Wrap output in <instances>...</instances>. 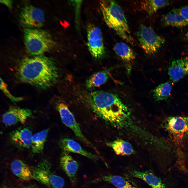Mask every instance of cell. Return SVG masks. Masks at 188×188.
Here are the masks:
<instances>
[{"mask_svg": "<svg viewBox=\"0 0 188 188\" xmlns=\"http://www.w3.org/2000/svg\"><path fill=\"white\" fill-rule=\"evenodd\" d=\"M10 167L13 173L21 180L28 181L33 179L32 169L21 160H14L11 163Z\"/></svg>", "mask_w": 188, "mask_h": 188, "instance_id": "cell-18", "label": "cell"}, {"mask_svg": "<svg viewBox=\"0 0 188 188\" xmlns=\"http://www.w3.org/2000/svg\"><path fill=\"white\" fill-rule=\"evenodd\" d=\"M16 71L21 81L43 89L54 85L59 77L58 70L54 60L43 55L21 59Z\"/></svg>", "mask_w": 188, "mask_h": 188, "instance_id": "cell-1", "label": "cell"}, {"mask_svg": "<svg viewBox=\"0 0 188 188\" xmlns=\"http://www.w3.org/2000/svg\"><path fill=\"white\" fill-rule=\"evenodd\" d=\"M48 131V129H45L33 135L31 147L33 153L38 154L42 152Z\"/></svg>", "mask_w": 188, "mask_h": 188, "instance_id": "cell-21", "label": "cell"}, {"mask_svg": "<svg viewBox=\"0 0 188 188\" xmlns=\"http://www.w3.org/2000/svg\"><path fill=\"white\" fill-rule=\"evenodd\" d=\"M59 144L64 152L79 154L94 160L98 158V156L83 149L79 143L72 139L67 138L62 139L60 141Z\"/></svg>", "mask_w": 188, "mask_h": 188, "instance_id": "cell-15", "label": "cell"}, {"mask_svg": "<svg viewBox=\"0 0 188 188\" xmlns=\"http://www.w3.org/2000/svg\"><path fill=\"white\" fill-rule=\"evenodd\" d=\"M102 181L109 183L116 188H137L134 184L127 178L119 175H102L93 182Z\"/></svg>", "mask_w": 188, "mask_h": 188, "instance_id": "cell-17", "label": "cell"}, {"mask_svg": "<svg viewBox=\"0 0 188 188\" xmlns=\"http://www.w3.org/2000/svg\"><path fill=\"white\" fill-rule=\"evenodd\" d=\"M56 107L63 123L72 130L80 140L96 150L95 147L83 134L79 125L67 106L63 103H60L57 104Z\"/></svg>", "mask_w": 188, "mask_h": 188, "instance_id": "cell-10", "label": "cell"}, {"mask_svg": "<svg viewBox=\"0 0 188 188\" xmlns=\"http://www.w3.org/2000/svg\"><path fill=\"white\" fill-rule=\"evenodd\" d=\"M108 78V75L105 72H97L92 74L86 80V86L88 88L98 87L105 83Z\"/></svg>", "mask_w": 188, "mask_h": 188, "instance_id": "cell-25", "label": "cell"}, {"mask_svg": "<svg viewBox=\"0 0 188 188\" xmlns=\"http://www.w3.org/2000/svg\"><path fill=\"white\" fill-rule=\"evenodd\" d=\"M7 85L1 78H0V89L4 94L13 102H17L23 99L21 97H16L12 95L8 89Z\"/></svg>", "mask_w": 188, "mask_h": 188, "instance_id": "cell-26", "label": "cell"}, {"mask_svg": "<svg viewBox=\"0 0 188 188\" xmlns=\"http://www.w3.org/2000/svg\"><path fill=\"white\" fill-rule=\"evenodd\" d=\"M23 33L26 51L32 55H42L56 46V42L46 30L26 28Z\"/></svg>", "mask_w": 188, "mask_h": 188, "instance_id": "cell-4", "label": "cell"}, {"mask_svg": "<svg viewBox=\"0 0 188 188\" xmlns=\"http://www.w3.org/2000/svg\"><path fill=\"white\" fill-rule=\"evenodd\" d=\"M168 0H145L141 3L142 8L149 15H151L155 13L160 8L169 4Z\"/></svg>", "mask_w": 188, "mask_h": 188, "instance_id": "cell-24", "label": "cell"}, {"mask_svg": "<svg viewBox=\"0 0 188 188\" xmlns=\"http://www.w3.org/2000/svg\"><path fill=\"white\" fill-rule=\"evenodd\" d=\"M186 38L188 40V30L186 33Z\"/></svg>", "mask_w": 188, "mask_h": 188, "instance_id": "cell-30", "label": "cell"}, {"mask_svg": "<svg viewBox=\"0 0 188 188\" xmlns=\"http://www.w3.org/2000/svg\"><path fill=\"white\" fill-rule=\"evenodd\" d=\"M137 34L141 47L149 55L157 52L165 42L164 38L156 34L151 27L144 25L140 26Z\"/></svg>", "mask_w": 188, "mask_h": 188, "instance_id": "cell-6", "label": "cell"}, {"mask_svg": "<svg viewBox=\"0 0 188 188\" xmlns=\"http://www.w3.org/2000/svg\"><path fill=\"white\" fill-rule=\"evenodd\" d=\"M50 163L44 160L33 167V179L49 188H64V179L54 173L51 170Z\"/></svg>", "mask_w": 188, "mask_h": 188, "instance_id": "cell-5", "label": "cell"}, {"mask_svg": "<svg viewBox=\"0 0 188 188\" xmlns=\"http://www.w3.org/2000/svg\"><path fill=\"white\" fill-rule=\"evenodd\" d=\"M168 74L174 83L188 75V59L182 58L172 61L168 68Z\"/></svg>", "mask_w": 188, "mask_h": 188, "instance_id": "cell-12", "label": "cell"}, {"mask_svg": "<svg viewBox=\"0 0 188 188\" xmlns=\"http://www.w3.org/2000/svg\"><path fill=\"white\" fill-rule=\"evenodd\" d=\"M9 137L17 147L28 149L31 147L32 133L27 128H20L10 132Z\"/></svg>", "mask_w": 188, "mask_h": 188, "instance_id": "cell-14", "label": "cell"}, {"mask_svg": "<svg viewBox=\"0 0 188 188\" xmlns=\"http://www.w3.org/2000/svg\"><path fill=\"white\" fill-rule=\"evenodd\" d=\"M108 144L115 153L121 156L129 155L133 154L134 151L131 144L121 139H117L109 143Z\"/></svg>", "mask_w": 188, "mask_h": 188, "instance_id": "cell-20", "label": "cell"}, {"mask_svg": "<svg viewBox=\"0 0 188 188\" xmlns=\"http://www.w3.org/2000/svg\"><path fill=\"white\" fill-rule=\"evenodd\" d=\"M19 20L21 24L26 28H39L44 24V15L41 9L32 5H27L21 9Z\"/></svg>", "mask_w": 188, "mask_h": 188, "instance_id": "cell-8", "label": "cell"}, {"mask_svg": "<svg viewBox=\"0 0 188 188\" xmlns=\"http://www.w3.org/2000/svg\"><path fill=\"white\" fill-rule=\"evenodd\" d=\"M179 14L188 23V6H185L177 8Z\"/></svg>", "mask_w": 188, "mask_h": 188, "instance_id": "cell-27", "label": "cell"}, {"mask_svg": "<svg viewBox=\"0 0 188 188\" xmlns=\"http://www.w3.org/2000/svg\"><path fill=\"white\" fill-rule=\"evenodd\" d=\"M113 50L115 53L123 60L127 62L134 60L136 55L132 49L126 43L120 42L114 46Z\"/></svg>", "mask_w": 188, "mask_h": 188, "instance_id": "cell-22", "label": "cell"}, {"mask_svg": "<svg viewBox=\"0 0 188 188\" xmlns=\"http://www.w3.org/2000/svg\"><path fill=\"white\" fill-rule=\"evenodd\" d=\"M87 45L89 52L94 58H99L105 53L102 34L101 29L92 24L87 28Z\"/></svg>", "mask_w": 188, "mask_h": 188, "instance_id": "cell-9", "label": "cell"}, {"mask_svg": "<svg viewBox=\"0 0 188 188\" xmlns=\"http://www.w3.org/2000/svg\"><path fill=\"white\" fill-rule=\"evenodd\" d=\"M162 21L163 25L166 26L181 27L188 25V23L178 13L177 8L173 9L164 15Z\"/></svg>", "mask_w": 188, "mask_h": 188, "instance_id": "cell-19", "label": "cell"}, {"mask_svg": "<svg viewBox=\"0 0 188 188\" xmlns=\"http://www.w3.org/2000/svg\"><path fill=\"white\" fill-rule=\"evenodd\" d=\"M173 84L170 81L159 85L153 91V95L155 100H166L170 97L173 87Z\"/></svg>", "mask_w": 188, "mask_h": 188, "instance_id": "cell-23", "label": "cell"}, {"mask_svg": "<svg viewBox=\"0 0 188 188\" xmlns=\"http://www.w3.org/2000/svg\"><path fill=\"white\" fill-rule=\"evenodd\" d=\"M62 170L69 178L71 183L75 184L77 180V174L79 167L78 162L68 153L63 152L60 158Z\"/></svg>", "mask_w": 188, "mask_h": 188, "instance_id": "cell-13", "label": "cell"}, {"mask_svg": "<svg viewBox=\"0 0 188 188\" xmlns=\"http://www.w3.org/2000/svg\"><path fill=\"white\" fill-rule=\"evenodd\" d=\"M1 3L7 6L9 8H12L13 5V1L11 0H0Z\"/></svg>", "mask_w": 188, "mask_h": 188, "instance_id": "cell-28", "label": "cell"}, {"mask_svg": "<svg viewBox=\"0 0 188 188\" xmlns=\"http://www.w3.org/2000/svg\"><path fill=\"white\" fill-rule=\"evenodd\" d=\"M163 127L173 139L180 141L188 136V116H171L166 118Z\"/></svg>", "mask_w": 188, "mask_h": 188, "instance_id": "cell-7", "label": "cell"}, {"mask_svg": "<svg viewBox=\"0 0 188 188\" xmlns=\"http://www.w3.org/2000/svg\"><path fill=\"white\" fill-rule=\"evenodd\" d=\"M86 98L93 112L109 123L122 124L129 117L130 111L128 107L114 94L97 91L88 93Z\"/></svg>", "mask_w": 188, "mask_h": 188, "instance_id": "cell-2", "label": "cell"}, {"mask_svg": "<svg viewBox=\"0 0 188 188\" xmlns=\"http://www.w3.org/2000/svg\"><path fill=\"white\" fill-rule=\"evenodd\" d=\"M32 116V111L30 109L10 107L3 115L2 121L5 125L8 126L18 123L24 124L28 119Z\"/></svg>", "mask_w": 188, "mask_h": 188, "instance_id": "cell-11", "label": "cell"}, {"mask_svg": "<svg viewBox=\"0 0 188 188\" xmlns=\"http://www.w3.org/2000/svg\"><path fill=\"white\" fill-rule=\"evenodd\" d=\"M133 177L143 180L152 188H167L164 183L150 171H144L134 170L130 172Z\"/></svg>", "mask_w": 188, "mask_h": 188, "instance_id": "cell-16", "label": "cell"}, {"mask_svg": "<svg viewBox=\"0 0 188 188\" xmlns=\"http://www.w3.org/2000/svg\"><path fill=\"white\" fill-rule=\"evenodd\" d=\"M99 6L104 21L121 38L131 45L135 42L132 37L124 12L114 0H101Z\"/></svg>", "mask_w": 188, "mask_h": 188, "instance_id": "cell-3", "label": "cell"}, {"mask_svg": "<svg viewBox=\"0 0 188 188\" xmlns=\"http://www.w3.org/2000/svg\"><path fill=\"white\" fill-rule=\"evenodd\" d=\"M2 188H12L11 187L6 186H4Z\"/></svg>", "mask_w": 188, "mask_h": 188, "instance_id": "cell-31", "label": "cell"}, {"mask_svg": "<svg viewBox=\"0 0 188 188\" xmlns=\"http://www.w3.org/2000/svg\"><path fill=\"white\" fill-rule=\"evenodd\" d=\"M22 188H39L33 185L24 186Z\"/></svg>", "mask_w": 188, "mask_h": 188, "instance_id": "cell-29", "label": "cell"}]
</instances>
